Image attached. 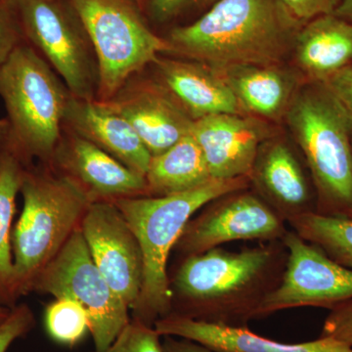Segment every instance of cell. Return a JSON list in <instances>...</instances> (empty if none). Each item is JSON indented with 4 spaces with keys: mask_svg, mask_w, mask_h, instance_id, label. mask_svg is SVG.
I'll return each mask as SVG.
<instances>
[{
    "mask_svg": "<svg viewBox=\"0 0 352 352\" xmlns=\"http://www.w3.org/2000/svg\"><path fill=\"white\" fill-rule=\"evenodd\" d=\"M288 251L282 241L240 252L214 248L182 258L170 277L171 314L219 325L247 327L277 288Z\"/></svg>",
    "mask_w": 352,
    "mask_h": 352,
    "instance_id": "obj_1",
    "label": "cell"
},
{
    "mask_svg": "<svg viewBox=\"0 0 352 352\" xmlns=\"http://www.w3.org/2000/svg\"><path fill=\"white\" fill-rule=\"evenodd\" d=\"M305 23L281 0H217L192 24L171 30L170 53L217 69L280 65Z\"/></svg>",
    "mask_w": 352,
    "mask_h": 352,
    "instance_id": "obj_2",
    "label": "cell"
},
{
    "mask_svg": "<svg viewBox=\"0 0 352 352\" xmlns=\"http://www.w3.org/2000/svg\"><path fill=\"white\" fill-rule=\"evenodd\" d=\"M249 187L250 177L212 179L182 193L113 201L138 237L144 261V281L132 319L154 327L171 314L168 261L185 226L210 201Z\"/></svg>",
    "mask_w": 352,
    "mask_h": 352,
    "instance_id": "obj_3",
    "label": "cell"
},
{
    "mask_svg": "<svg viewBox=\"0 0 352 352\" xmlns=\"http://www.w3.org/2000/svg\"><path fill=\"white\" fill-rule=\"evenodd\" d=\"M20 193L24 208L11 235L18 300L32 293L41 271L80 228L92 204L76 183L46 164L25 170Z\"/></svg>",
    "mask_w": 352,
    "mask_h": 352,
    "instance_id": "obj_4",
    "label": "cell"
},
{
    "mask_svg": "<svg viewBox=\"0 0 352 352\" xmlns=\"http://www.w3.org/2000/svg\"><path fill=\"white\" fill-rule=\"evenodd\" d=\"M287 122L305 156L316 212L352 219V115L322 82L296 94Z\"/></svg>",
    "mask_w": 352,
    "mask_h": 352,
    "instance_id": "obj_5",
    "label": "cell"
},
{
    "mask_svg": "<svg viewBox=\"0 0 352 352\" xmlns=\"http://www.w3.org/2000/svg\"><path fill=\"white\" fill-rule=\"evenodd\" d=\"M71 95L56 72L27 41L0 65L6 120L28 164L50 166L63 132Z\"/></svg>",
    "mask_w": 352,
    "mask_h": 352,
    "instance_id": "obj_6",
    "label": "cell"
},
{
    "mask_svg": "<svg viewBox=\"0 0 352 352\" xmlns=\"http://www.w3.org/2000/svg\"><path fill=\"white\" fill-rule=\"evenodd\" d=\"M94 46L99 68L96 100L106 102L127 80L170 53L134 0H68Z\"/></svg>",
    "mask_w": 352,
    "mask_h": 352,
    "instance_id": "obj_7",
    "label": "cell"
},
{
    "mask_svg": "<svg viewBox=\"0 0 352 352\" xmlns=\"http://www.w3.org/2000/svg\"><path fill=\"white\" fill-rule=\"evenodd\" d=\"M25 41L78 98L96 100L99 68L87 31L69 2L14 0Z\"/></svg>",
    "mask_w": 352,
    "mask_h": 352,
    "instance_id": "obj_8",
    "label": "cell"
},
{
    "mask_svg": "<svg viewBox=\"0 0 352 352\" xmlns=\"http://www.w3.org/2000/svg\"><path fill=\"white\" fill-rule=\"evenodd\" d=\"M32 292L80 303L89 318L95 352L107 351L131 320L129 307L95 264L80 228L41 271Z\"/></svg>",
    "mask_w": 352,
    "mask_h": 352,
    "instance_id": "obj_9",
    "label": "cell"
},
{
    "mask_svg": "<svg viewBox=\"0 0 352 352\" xmlns=\"http://www.w3.org/2000/svg\"><path fill=\"white\" fill-rule=\"evenodd\" d=\"M287 232L286 222L256 192L241 189L203 207L189 220L173 251L182 258L233 241H281Z\"/></svg>",
    "mask_w": 352,
    "mask_h": 352,
    "instance_id": "obj_10",
    "label": "cell"
},
{
    "mask_svg": "<svg viewBox=\"0 0 352 352\" xmlns=\"http://www.w3.org/2000/svg\"><path fill=\"white\" fill-rule=\"evenodd\" d=\"M281 241L288 251L286 267L277 288L259 307L258 319L292 308L331 310L352 300V270L294 230H288Z\"/></svg>",
    "mask_w": 352,
    "mask_h": 352,
    "instance_id": "obj_11",
    "label": "cell"
},
{
    "mask_svg": "<svg viewBox=\"0 0 352 352\" xmlns=\"http://www.w3.org/2000/svg\"><path fill=\"white\" fill-rule=\"evenodd\" d=\"M90 254L109 286L129 309L144 281V261L138 237L113 201L90 204L80 226Z\"/></svg>",
    "mask_w": 352,
    "mask_h": 352,
    "instance_id": "obj_12",
    "label": "cell"
},
{
    "mask_svg": "<svg viewBox=\"0 0 352 352\" xmlns=\"http://www.w3.org/2000/svg\"><path fill=\"white\" fill-rule=\"evenodd\" d=\"M142 73L131 76L106 102L131 124L154 157L191 133L195 120L163 83Z\"/></svg>",
    "mask_w": 352,
    "mask_h": 352,
    "instance_id": "obj_13",
    "label": "cell"
},
{
    "mask_svg": "<svg viewBox=\"0 0 352 352\" xmlns=\"http://www.w3.org/2000/svg\"><path fill=\"white\" fill-rule=\"evenodd\" d=\"M50 166L76 183L91 203L150 197L144 175L68 129H63Z\"/></svg>",
    "mask_w": 352,
    "mask_h": 352,
    "instance_id": "obj_14",
    "label": "cell"
},
{
    "mask_svg": "<svg viewBox=\"0 0 352 352\" xmlns=\"http://www.w3.org/2000/svg\"><path fill=\"white\" fill-rule=\"evenodd\" d=\"M250 115L217 113L194 122L191 134L214 179L250 177L261 144L270 133Z\"/></svg>",
    "mask_w": 352,
    "mask_h": 352,
    "instance_id": "obj_15",
    "label": "cell"
},
{
    "mask_svg": "<svg viewBox=\"0 0 352 352\" xmlns=\"http://www.w3.org/2000/svg\"><path fill=\"white\" fill-rule=\"evenodd\" d=\"M251 183L286 223L316 212V193L295 153L283 140L268 139L261 144L250 175Z\"/></svg>",
    "mask_w": 352,
    "mask_h": 352,
    "instance_id": "obj_16",
    "label": "cell"
},
{
    "mask_svg": "<svg viewBox=\"0 0 352 352\" xmlns=\"http://www.w3.org/2000/svg\"><path fill=\"white\" fill-rule=\"evenodd\" d=\"M63 129L82 136L139 175H146L152 156L131 124L107 103L71 95Z\"/></svg>",
    "mask_w": 352,
    "mask_h": 352,
    "instance_id": "obj_17",
    "label": "cell"
},
{
    "mask_svg": "<svg viewBox=\"0 0 352 352\" xmlns=\"http://www.w3.org/2000/svg\"><path fill=\"white\" fill-rule=\"evenodd\" d=\"M155 78L197 120L217 113L248 115L219 69L194 60L160 56Z\"/></svg>",
    "mask_w": 352,
    "mask_h": 352,
    "instance_id": "obj_18",
    "label": "cell"
},
{
    "mask_svg": "<svg viewBox=\"0 0 352 352\" xmlns=\"http://www.w3.org/2000/svg\"><path fill=\"white\" fill-rule=\"evenodd\" d=\"M154 328L162 337L194 340L217 352H352V346L332 338L285 344L252 333L248 327L207 323L175 314L160 319Z\"/></svg>",
    "mask_w": 352,
    "mask_h": 352,
    "instance_id": "obj_19",
    "label": "cell"
},
{
    "mask_svg": "<svg viewBox=\"0 0 352 352\" xmlns=\"http://www.w3.org/2000/svg\"><path fill=\"white\" fill-rule=\"evenodd\" d=\"M292 53L296 66L311 82H324L352 64V24L333 14L308 21Z\"/></svg>",
    "mask_w": 352,
    "mask_h": 352,
    "instance_id": "obj_20",
    "label": "cell"
},
{
    "mask_svg": "<svg viewBox=\"0 0 352 352\" xmlns=\"http://www.w3.org/2000/svg\"><path fill=\"white\" fill-rule=\"evenodd\" d=\"M31 166L21 155L6 118L0 120V305L2 307L13 308L19 300L14 286L11 235L16 199L20 193L25 170Z\"/></svg>",
    "mask_w": 352,
    "mask_h": 352,
    "instance_id": "obj_21",
    "label": "cell"
},
{
    "mask_svg": "<svg viewBox=\"0 0 352 352\" xmlns=\"http://www.w3.org/2000/svg\"><path fill=\"white\" fill-rule=\"evenodd\" d=\"M248 115L276 120L295 96L296 78L280 67L236 66L219 69Z\"/></svg>",
    "mask_w": 352,
    "mask_h": 352,
    "instance_id": "obj_22",
    "label": "cell"
},
{
    "mask_svg": "<svg viewBox=\"0 0 352 352\" xmlns=\"http://www.w3.org/2000/svg\"><path fill=\"white\" fill-rule=\"evenodd\" d=\"M145 177L150 197L182 193L214 179L200 146L191 133L166 151L152 157Z\"/></svg>",
    "mask_w": 352,
    "mask_h": 352,
    "instance_id": "obj_23",
    "label": "cell"
},
{
    "mask_svg": "<svg viewBox=\"0 0 352 352\" xmlns=\"http://www.w3.org/2000/svg\"><path fill=\"white\" fill-rule=\"evenodd\" d=\"M292 230L352 270V219L310 212L292 219Z\"/></svg>",
    "mask_w": 352,
    "mask_h": 352,
    "instance_id": "obj_24",
    "label": "cell"
},
{
    "mask_svg": "<svg viewBox=\"0 0 352 352\" xmlns=\"http://www.w3.org/2000/svg\"><path fill=\"white\" fill-rule=\"evenodd\" d=\"M44 326L50 339L64 346H76L90 333L85 308L67 298H56L46 307Z\"/></svg>",
    "mask_w": 352,
    "mask_h": 352,
    "instance_id": "obj_25",
    "label": "cell"
},
{
    "mask_svg": "<svg viewBox=\"0 0 352 352\" xmlns=\"http://www.w3.org/2000/svg\"><path fill=\"white\" fill-rule=\"evenodd\" d=\"M161 338L154 327L131 319L105 352H164Z\"/></svg>",
    "mask_w": 352,
    "mask_h": 352,
    "instance_id": "obj_26",
    "label": "cell"
},
{
    "mask_svg": "<svg viewBox=\"0 0 352 352\" xmlns=\"http://www.w3.org/2000/svg\"><path fill=\"white\" fill-rule=\"evenodd\" d=\"M36 317L29 305L21 303L12 308L8 318L0 325V352H8L16 340L23 339L36 327Z\"/></svg>",
    "mask_w": 352,
    "mask_h": 352,
    "instance_id": "obj_27",
    "label": "cell"
},
{
    "mask_svg": "<svg viewBox=\"0 0 352 352\" xmlns=\"http://www.w3.org/2000/svg\"><path fill=\"white\" fill-rule=\"evenodd\" d=\"M24 41L14 0H0V65Z\"/></svg>",
    "mask_w": 352,
    "mask_h": 352,
    "instance_id": "obj_28",
    "label": "cell"
},
{
    "mask_svg": "<svg viewBox=\"0 0 352 352\" xmlns=\"http://www.w3.org/2000/svg\"><path fill=\"white\" fill-rule=\"evenodd\" d=\"M320 337L332 338L352 346V300L330 310L324 321Z\"/></svg>",
    "mask_w": 352,
    "mask_h": 352,
    "instance_id": "obj_29",
    "label": "cell"
},
{
    "mask_svg": "<svg viewBox=\"0 0 352 352\" xmlns=\"http://www.w3.org/2000/svg\"><path fill=\"white\" fill-rule=\"evenodd\" d=\"M208 1L210 0H147L146 6L153 19L166 23Z\"/></svg>",
    "mask_w": 352,
    "mask_h": 352,
    "instance_id": "obj_30",
    "label": "cell"
},
{
    "mask_svg": "<svg viewBox=\"0 0 352 352\" xmlns=\"http://www.w3.org/2000/svg\"><path fill=\"white\" fill-rule=\"evenodd\" d=\"M295 17L303 23L330 14L333 0H281Z\"/></svg>",
    "mask_w": 352,
    "mask_h": 352,
    "instance_id": "obj_31",
    "label": "cell"
},
{
    "mask_svg": "<svg viewBox=\"0 0 352 352\" xmlns=\"http://www.w3.org/2000/svg\"><path fill=\"white\" fill-rule=\"evenodd\" d=\"M352 115V64L322 82Z\"/></svg>",
    "mask_w": 352,
    "mask_h": 352,
    "instance_id": "obj_32",
    "label": "cell"
},
{
    "mask_svg": "<svg viewBox=\"0 0 352 352\" xmlns=\"http://www.w3.org/2000/svg\"><path fill=\"white\" fill-rule=\"evenodd\" d=\"M162 340L164 352H217L198 342L183 338L164 336Z\"/></svg>",
    "mask_w": 352,
    "mask_h": 352,
    "instance_id": "obj_33",
    "label": "cell"
},
{
    "mask_svg": "<svg viewBox=\"0 0 352 352\" xmlns=\"http://www.w3.org/2000/svg\"><path fill=\"white\" fill-rule=\"evenodd\" d=\"M330 14L352 24V0H333Z\"/></svg>",
    "mask_w": 352,
    "mask_h": 352,
    "instance_id": "obj_34",
    "label": "cell"
},
{
    "mask_svg": "<svg viewBox=\"0 0 352 352\" xmlns=\"http://www.w3.org/2000/svg\"><path fill=\"white\" fill-rule=\"evenodd\" d=\"M11 310H12V308L0 305V325L8 318L9 315L11 314Z\"/></svg>",
    "mask_w": 352,
    "mask_h": 352,
    "instance_id": "obj_35",
    "label": "cell"
},
{
    "mask_svg": "<svg viewBox=\"0 0 352 352\" xmlns=\"http://www.w3.org/2000/svg\"><path fill=\"white\" fill-rule=\"evenodd\" d=\"M134 1H135L141 8H143V7L146 6V3H147V0H134Z\"/></svg>",
    "mask_w": 352,
    "mask_h": 352,
    "instance_id": "obj_36",
    "label": "cell"
},
{
    "mask_svg": "<svg viewBox=\"0 0 352 352\" xmlns=\"http://www.w3.org/2000/svg\"></svg>",
    "mask_w": 352,
    "mask_h": 352,
    "instance_id": "obj_37",
    "label": "cell"
}]
</instances>
